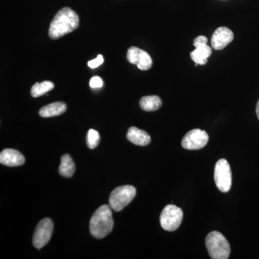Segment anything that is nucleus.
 Here are the masks:
<instances>
[{"instance_id":"f257e3e1","label":"nucleus","mask_w":259,"mask_h":259,"mask_svg":"<svg viewBox=\"0 0 259 259\" xmlns=\"http://www.w3.org/2000/svg\"><path fill=\"white\" fill-rule=\"evenodd\" d=\"M79 25V18L71 8H62L58 12L49 27V35L53 40L60 38L74 31Z\"/></svg>"},{"instance_id":"f03ea898","label":"nucleus","mask_w":259,"mask_h":259,"mask_svg":"<svg viewBox=\"0 0 259 259\" xmlns=\"http://www.w3.org/2000/svg\"><path fill=\"white\" fill-rule=\"evenodd\" d=\"M112 209L108 204H104L95 211L90 220V233L97 239L108 236L113 229Z\"/></svg>"},{"instance_id":"7ed1b4c3","label":"nucleus","mask_w":259,"mask_h":259,"mask_svg":"<svg viewBox=\"0 0 259 259\" xmlns=\"http://www.w3.org/2000/svg\"><path fill=\"white\" fill-rule=\"evenodd\" d=\"M209 256L213 259H227L231 254V246L226 237L217 231L209 233L205 239Z\"/></svg>"},{"instance_id":"20e7f679","label":"nucleus","mask_w":259,"mask_h":259,"mask_svg":"<svg viewBox=\"0 0 259 259\" xmlns=\"http://www.w3.org/2000/svg\"><path fill=\"white\" fill-rule=\"evenodd\" d=\"M136 195V190L131 185L121 186L112 191L109 199V204L115 212H120L128 205Z\"/></svg>"},{"instance_id":"39448f33","label":"nucleus","mask_w":259,"mask_h":259,"mask_svg":"<svg viewBox=\"0 0 259 259\" xmlns=\"http://www.w3.org/2000/svg\"><path fill=\"white\" fill-rule=\"evenodd\" d=\"M183 220V211L174 204H168L162 211L160 223L165 231L173 232L178 229Z\"/></svg>"},{"instance_id":"423d86ee","label":"nucleus","mask_w":259,"mask_h":259,"mask_svg":"<svg viewBox=\"0 0 259 259\" xmlns=\"http://www.w3.org/2000/svg\"><path fill=\"white\" fill-rule=\"evenodd\" d=\"M214 182L218 190L223 193L229 192L232 186L231 168L226 159H220L214 167Z\"/></svg>"},{"instance_id":"0eeeda50","label":"nucleus","mask_w":259,"mask_h":259,"mask_svg":"<svg viewBox=\"0 0 259 259\" xmlns=\"http://www.w3.org/2000/svg\"><path fill=\"white\" fill-rule=\"evenodd\" d=\"M54 231V223L50 218H45L37 224L34 232L32 243L37 249H40L49 243Z\"/></svg>"},{"instance_id":"6e6552de","label":"nucleus","mask_w":259,"mask_h":259,"mask_svg":"<svg viewBox=\"0 0 259 259\" xmlns=\"http://www.w3.org/2000/svg\"><path fill=\"white\" fill-rule=\"evenodd\" d=\"M209 141V136L206 131L194 129L185 135L182 141V147L188 150H199L204 148Z\"/></svg>"},{"instance_id":"1a4fd4ad","label":"nucleus","mask_w":259,"mask_h":259,"mask_svg":"<svg viewBox=\"0 0 259 259\" xmlns=\"http://www.w3.org/2000/svg\"><path fill=\"white\" fill-rule=\"evenodd\" d=\"M127 59L131 64L136 65L142 71H147L153 65L151 56L146 51L137 47L130 48L127 50Z\"/></svg>"},{"instance_id":"9d476101","label":"nucleus","mask_w":259,"mask_h":259,"mask_svg":"<svg viewBox=\"0 0 259 259\" xmlns=\"http://www.w3.org/2000/svg\"><path fill=\"white\" fill-rule=\"evenodd\" d=\"M234 34L226 27H221L213 33L211 39V45L215 50H222L233 41Z\"/></svg>"},{"instance_id":"9b49d317","label":"nucleus","mask_w":259,"mask_h":259,"mask_svg":"<svg viewBox=\"0 0 259 259\" xmlns=\"http://www.w3.org/2000/svg\"><path fill=\"white\" fill-rule=\"evenodd\" d=\"M25 158L21 153L15 149L3 150L0 153V163L5 166H19L25 163Z\"/></svg>"},{"instance_id":"f8f14e48","label":"nucleus","mask_w":259,"mask_h":259,"mask_svg":"<svg viewBox=\"0 0 259 259\" xmlns=\"http://www.w3.org/2000/svg\"><path fill=\"white\" fill-rule=\"evenodd\" d=\"M127 139L133 144L141 146H147L151 141V137L147 133L136 127H130L127 131Z\"/></svg>"},{"instance_id":"ddd939ff","label":"nucleus","mask_w":259,"mask_h":259,"mask_svg":"<svg viewBox=\"0 0 259 259\" xmlns=\"http://www.w3.org/2000/svg\"><path fill=\"white\" fill-rule=\"evenodd\" d=\"M67 110L66 104L62 102H56L42 107L39 111L42 117H52L62 115Z\"/></svg>"},{"instance_id":"4468645a","label":"nucleus","mask_w":259,"mask_h":259,"mask_svg":"<svg viewBox=\"0 0 259 259\" xmlns=\"http://www.w3.org/2000/svg\"><path fill=\"white\" fill-rule=\"evenodd\" d=\"M212 54V49L207 44L196 47L195 50L191 52L190 56L192 60L195 64L204 65L207 64V59Z\"/></svg>"},{"instance_id":"2eb2a0df","label":"nucleus","mask_w":259,"mask_h":259,"mask_svg":"<svg viewBox=\"0 0 259 259\" xmlns=\"http://www.w3.org/2000/svg\"><path fill=\"white\" fill-rule=\"evenodd\" d=\"M161 99L156 95L142 97L140 100V107L146 112L156 111L161 107Z\"/></svg>"},{"instance_id":"dca6fc26","label":"nucleus","mask_w":259,"mask_h":259,"mask_svg":"<svg viewBox=\"0 0 259 259\" xmlns=\"http://www.w3.org/2000/svg\"><path fill=\"white\" fill-rule=\"evenodd\" d=\"M59 174L64 177H71L75 172V164L69 154H65L61 157V164L59 168Z\"/></svg>"},{"instance_id":"f3484780","label":"nucleus","mask_w":259,"mask_h":259,"mask_svg":"<svg viewBox=\"0 0 259 259\" xmlns=\"http://www.w3.org/2000/svg\"><path fill=\"white\" fill-rule=\"evenodd\" d=\"M55 85L50 81H44L41 83H36L32 87L31 96L32 97H41L54 88Z\"/></svg>"},{"instance_id":"a211bd4d","label":"nucleus","mask_w":259,"mask_h":259,"mask_svg":"<svg viewBox=\"0 0 259 259\" xmlns=\"http://www.w3.org/2000/svg\"><path fill=\"white\" fill-rule=\"evenodd\" d=\"M100 142V134L94 129H90L88 131L87 136V144L90 149H95L97 147Z\"/></svg>"},{"instance_id":"6ab92c4d","label":"nucleus","mask_w":259,"mask_h":259,"mask_svg":"<svg viewBox=\"0 0 259 259\" xmlns=\"http://www.w3.org/2000/svg\"><path fill=\"white\" fill-rule=\"evenodd\" d=\"M104 62V58L102 55H98L97 57L95 59H93V60L89 61L88 66L89 67L91 68V69H95V68L98 67L100 65L103 64Z\"/></svg>"},{"instance_id":"aec40b11","label":"nucleus","mask_w":259,"mask_h":259,"mask_svg":"<svg viewBox=\"0 0 259 259\" xmlns=\"http://www.w3.org/2000/svg\"><path fill=\"white\" fill-rule=\"evenodd\" d=\"M102 85H103V81H102L101 78L99 77V76H93L90 80V86L91 87V88H101Z\"/></svg>"},{"instance_id":"412c9836","label":"nucleus","mask_w":259,"mask_h":259,"mask_svg":"<svg viewBox=\"0 0 259 259\" xmlns=\"http://www.w3.org/2000/svg\"><path fill=\"white\" fill-rule=\"evenodd\" d=\"M207 38L205 36H203V35H200V36H198L196 37L194 40V47H198L199 46L204 45V44H207Z\"/></svg>"},{"instance_id":"4be33fe9","label":"nucleus","mask_w":259,"mask_h":259,"mask_svg":"<svg viewBox=\"0 0 259 259\" xmlns=\"http://www.w3.org/2000/svg\"><path fill=\"white\" fill-rule=\"evenodd\" d=\"M255 112H256L257 117H258V119L259 120V100L258 102H257L256 109H255Z\"/></svg>"}]
</instances>
